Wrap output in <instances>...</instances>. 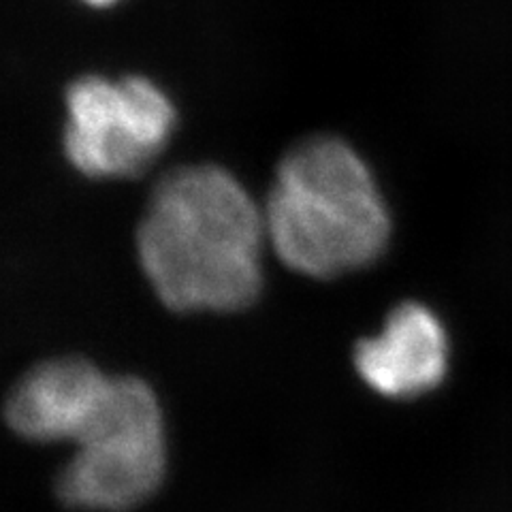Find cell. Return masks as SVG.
<instances>
[{
  "label": "cell",
  "instance_id": "6",
  "mask_svg": "<svg viewBox=\"0 0 512 512\" xmlns=\"http://www.w3.org/2000/svg\"><path fill=\"white\" fill-rule=\"evenodd\" d=\"M355 367L370 389L384 397L425 395L446 376V331L429 308L404 301L389 312L378 335L357 344Z\"/></svg>",
  "mask_w": 512,
  "mask_h": 512
},
{
  "label": "cell",
  "instance_id": "3",
  "mask_svg": "<svg viewBox=\"0 0 512 512\" xmlns=\"http://www.w3.org/2000/svg\"><path fill=\"white\" fill-rule=\"evenodd\" d=\"M56 478L69 508L126 512L146 502L165 478L167 444L154 391L135 376H114L109 395Z\"/></svg>",
  "mask_w": 512,
  "mask_h": 512
},
{
  "label": "cell",
  "instance_id": "1",
  "mask_svg": "<svg viewBox=\"0 0 512 512\" xmlns=\"http://www.w3.org/2000/svg\"><path fill=\"white\" fill-rule=\"evenodd\" d=\"M263 212L233 175L190 165L158 180L137 227L152 291L175 312H237L261 291Z\"/></svg>",
  "mask_w": 512,
  "mask_h": 512
},
{
  "label": "cell",
  "instance_id": "2",
  "mask_svg": "<svg viewBox=\"0 0 512 512\" xmlns=\"http://www.w3.org/2000/svg\"><path fill=\"white\" fill-rule=\"evenodd\" d=\"M263 220L278 259L320 280L374 263L391 235L370 169L335 137L303 139L286 152Z\"/></svg>",
  "mask_w": 512,
  "mask_h": 512
},
{
  "label": "cell",
  "instance_id": "4",
  "mask_svg": "<svg viewBox=\"0 0 512 512\" xmlns=\"http://www.w3.org/2000/svg\"><path fill=\"white\" fill-rule=\"evenodd\" d=\"M64 152L90 178H133L146 169L173 128V105L150 79L109 82L84 75L67 88Z\"/></svg>",
  "mask_w": 512,
  "mask_h": 512
},
{
  "label": "cell",
  "instance_id": "7",
  "mask_svg": "<svg viewBox=\"0 0 512 512\" xmlns=\"http://www.w3.org/2000/svg\"><path fill=\"white\" fill-rule=\"evenodd\" d=\"M84 3L94 5V7H107V5H111V3H116V0H84Z\"/></svg>",
  "mask_w": 512,
  "mask_h": 512
},
{
  "label": "cell",
  "instance_id": "5",
  "mask_svg": "<svg viewBox=\"0 0 512 512\" xmlns=\"http://www.w3.org/2000/svg\"><path fill=\"white\" fill-rule=\"evenodd\" d=\"M114 376L79 357L43 361L11 389L5 416L32 442H75L101 410Z\"/></svg>",
  "mask_w": 512,
  "mask_h": 512
}]
</instances>
